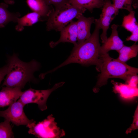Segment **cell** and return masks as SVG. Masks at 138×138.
Masks as SVG:
<instances>
[{"label":"cell","instance_id":"2","mask_svg":"<svg viewBox=\"0 0 138 138\" xmlns=\"http://www.w3.org/2000/svg\"><path fill=\"white\" fill-rule=\"evenodd\" d=\"M7 64L8 72L3 86L10 87H18L22 89L27 82L36 81L34 73L40 67V63L37 61L33 60L25 62L14 54L9 57Z\"/></svg>","mask_w":138,"mask_h":138},{"label":"cell","instance_id":"9","mask_svg":"<svg viewBox=\"0 0 138 138\" xmlns=\"http://www.w3.org/2000/svg\"><path fill=\"white\" fill-rule=\"evenodd\" d=\"M60 37L56 41L51 42L50 47L53 48L61 42H69L76 45L78 32L76 22L72 21L69 24L63 28L60 31Z\"/></svg>","mask_w":138,"mask_h":138},{"label":"cell","instance_id":"24","mask_svg":"<svg viewBox=\"0 0 138 138\" xmlns=\"http://www.w3.org/2000/svg\"><path fill=\"white\" fill-rule=\"evenodd\" d=\"M131 33V34L126 39V40L132 41L136 43L138 41V27L137 28Z\"/></svg>","mask_w":138,"mask_h":138},{"label":"cell","instance_id":"8","mask_svg":"<svg viewBox=\"0 0 138 138\" xmlns=\"http://www.w3.org/2000/svg\"><path fill=\"white\" fill-rule=\"evenodd\" d=\"M101 14L100 17L95 19V24L102 29V32L100 35L102 42L103 43L107 38V31L110 25L115 16L119 13L110 0H104Z\"/></svg>","mask_w":138,"mask_h":138},{"label":"cell","instance_id":"22","mask_svg":"<svg viewBox=\"0 0 138 138\" xmlns=\"http://www.w3.org/2000/svg\"><path fill=\"white\" fill-rule=\"evenodd\" d=\"M138 128V107L136 108L133 117V120L132 124L126 130L125 133L128 134L131 133L132 131L137 129Z\"/></svg>","mask_w":138,"mask_h":138},{"label":"cell","instance_id":"6","mask_svg":"<svg viewBox=\"0 0 138 138\" xmlns=\"http://www.w3.org/2000/svg\"><path fill=\"white\" fill-rule=\"evenodd\" d=\"M64 82L55 84L51 89L38 90L30 88L22 92L18 100L24 105L33 103L37 104L39 108L41 111L47 109V101L51 94L58 88L62 86Z\"/></svg>","mask_w":138,"mask_h":138},{"label":"cell","instance_id":"12","mask_svg":"<svg viewBox=\"0 0 138 138\" xmlns=\"http://www.w3.org/2000/svg\"><path fill=\"white\" fill-rule=\"evenodd\" d=\"M21 89L18 87H3L0 91V107L9 106L16 101L22 93Z\"/></svg>","mask_w":138,"mask_h":138},{"label":"cell","instance_id":"13","mask_svg":"<svg viewBox=\"0 0 138 138\" xmlns=\"http://www.w3.org/2000/svg\"><path fill=\"white\" fill-rule=\"evenodd\" d=\"M114 85L113 91L120 94L123 98L129 99L138 96L137 87H132L128 84H124L112 81Z\"/></svg>","mask_w":138,"mask_h":138},{"label":"cell","instance_id":"23","mask_svg":"<svg viewBox=\"0 0 138 138\" xmlns=\"http://www.w3.org/2000/svg\"><path fill=\"white\" fill-rule=\"evenodd\" d=\"M46 4L48 5L52 4L55 9L61 7L70 3L69 0H44Z\"/></svg>","mask_w":138,"mask_h":138},{"label":"cell","instance_id":"26","mask_svg":"<svg viewBox=\"0 0 138 138\" xmlns=\"http://www.w3.org/2000/svg\"><path fill=\"white\" fill-rule=\"evenodd\" d=\"M5 3L7 4L13 5L14 3V0H4Z\"/></svg>","mask_w":138,"mask_h":138},{"label":"cell","instance_id":"5","mask_svg":"<svg viewBox=\"0 0 138 138\" xmlns=\"http://www.w3.org/2000/svg\"><path fill=\"white\" fill-rule=\"evenodd\" d=\"M55 119L51 114L37 124L35 122L26 125L29 128L28 133L40 138H60L64 136L65 131L57 126Z\"/></svg>","mask_w":138,"mask_h":138},{"label":"cell","instance_id":"17","mask_svg":"<svg viewBox=\"0 0 138 138\" xmlns=\"http://www.w3.org/2000/svg\"><path fill=\"white\" fill-rule=\"evenodd\" d=\"M117 51L119 54L117 59L125 63L130 59L136 57L138 52V45L135 43L130 46L124 45Z\"/></svg>","mask_w":138,"mask_h":138},{"label":"cell","instance_id":"14","mask_svg":"<svg viewBox=\"0 0 138 138\" xmlns=\"http://www.w3.org/2000/svg\"><path fill=\"white\" fill-rule=\"evenodd\" d=\"M8 4L2 3L0 4V26L2 28L10 22H17L18 19L20 16L19 13H11L8 11Z\"/></svg>","mask_w":138,"mask_h":138},{"label":"cell","instance_id":"1","mask_svg":"<svg viewBox=\"0 0 138 138\" xmlns=\"http://www.w3.org/2000/svg\"><path fill=\"white\" fill-rule=\"evenodd\" d=\"M95 29L90 37L84 41L74 46L71 54L63 63L53 69L47 72L51 73L59 68L72 63L85 65H94L98 70L102 60L99 43V26L95 24Z\"/></svg>","mask_w":138,"mask_h":138},{"label":"cell","instance_id":"25","mask_svg":"<svg viewBox=\"0 0 138 138\" xmlns=\"http://www.w3.org/2000/svg\"><path fill=\"white\" fill-rule=\"evenodd\" d=\"M8 68L7 64L0 68V84L7 73Z\"/></svg>","mask_w":138,"mask_h":138},{"label":"cell","instance_id":"3","mask_svg":"<svg viewBox=\"0 0 138 138\" xmlns=\"http://www.w3.org/2000/svg\"><path fill=\"white\" fill-rule=\"evenodd\" d=\"M102 57L101 64L98 70L100 73L93 89L94 93L98 92L100 87L107 84L109 78H120L128 84L133 76L137 75V68L130 66L117 59L111 57L108 53L102 54Z\"/></svg>","mask_w":138,"mask_h":138},{"label":"cell","instance_id":"7","mask_svg":"<svg viewBox=\"0 0 138 138\" xmlns=\"http://www.w3.org/2000/svg\"><path fill=\"white\" fill-rule=\"evenodd\" d=\"M25 106L18 100L9 106L6 110H0V118H3L18 126L27 125L36 122L33 120H29L26 116L24 110Z\"/></svg>","mask_w":138,"mask_h":138},{"label":"cell","instance_id":"10","mask_svg":"<svg viewBox=\"0 0 138 138\" xmlns=\"http://www.w3.org/2000/svg\"><path fill=\"white\" fill-rule=\"evenodd\" d=\"M78 32L77 44L82 43L91 36L90 29L91 24H95V19L93 17H88L83 14L78 15L76 18Z\"/></svg>","mask_w":138,"mask_h":138},{"label":"cell","instance_id":"18","mask_svg":"<svg viewBox=\"0 0 138 138\" xmlns=\"http://www.w3.org/2000/svg\"><path fill=\"white\" fill-rule=\"evenodd\" d=\"M70 3L74 5L85 8L91 12L95 8H102L103 0H69Z\"/></svg>","mask_w":138,"mask_h":138},{"label":"cell","instance_id":"20","mask_svg":"<svg viewBox=\"0 0 138 138\" xmlns=\"http://www.w3.org/2000/svg\"><path fill=\"white\" fill-rule=\"evenodd\" d=\"M135 12L133 10L128 15L124 16L121 26L128 31L131 32L137 28L138 24L135 17Z\"/></svg>","mask_w":138,"mask_h":138},{"label":"cell","instance_id":"11","mask_svg":"<svg viewBox=\"0 0 138 138\" xmlns=\"http://www.w3.org/2000/svg\"><path fill=\"white\" fill-rule=\"evenodd\" d=\"M118 25L113 24L111 26L112 32L110 36L107 38L100 46V51L102 54H105L112 50L117 51L124 45L123 41L119 36L117 29Z\"/></svg>","mask_w":138,"mask_h":138},{"label":"cell","instance_id":"27","mask_svg":"<svg viewBox=\"0 0 138 138\" xmlns=\"http://www.w3.org/2000/svg\"><path fill=\"white\" fill-rule=\"evenodd\" d=\"M0 28H2V27H1L0 26Z\"/></svg>","mask_w":138,"mask_h":138},{"label":"cell","instance_id":"15","mask_svg":"<svg viewBox=\"0 0 138 138\" xmlns=\"http://www.w3.org/2000/svg\"><path fill=\"white\" fill-rule=\"evenodd\" d=\"M41 17L38 13L33 12L28 13L21 18H19L15 29L17 31H22L25 26H31L39 21Z\"/></svg>","mask_w":138,"mask_h":138},{"label":"cell","instance_id":"21","mask_svg":"<svg viewBox=\"0 0 138 138\" xmlns=\"http://www.w3.org/2000/svg\"><path fill=\"white\" fill-rule=\"evenodd\" d=\"M14 137L10 122L7 120L0 123V138H11Z\"/></svg>","mask_w":138,"mask_h":138},{"label":"cell","instance_id":"16","mask_svg":"<svg viewBox=\"0 0 138 138\" xmlns=\"http://www.w3.org/2000/svg\"><path fill=\"white\" fill-rule=\"evenodd\" d=\"M26 2L33 12L38 13L41 17L48 16L50 11L44 0H26Z\"/></svg>","mask_w":138,"mask_h":138},{"label":"cell","instance_id":"4","mask_svg":"<svg viewBox=\"0 0 138 138\" xmlns=\"http://www.w3.org/2000/svg\"><path fill=\"white\" fill-rule=\"evenodd\" d=\"M86 10L69 3L55 10H50L47 16V30L60 31L73 19L83 14Z\"/></svg>","mask_w":138,"mask_h":138},{"label":"cell","instance_id":"19","mask_svg":"<svg viewBox=\"0 0 138 138\" xmlns=\"http://www.w3.org/2000/svg\"><path fill=\"white\" fill-rule=\"evenodd\" d=\"M110 0L112 1L113 6L118 10L120 9H124L130 12L133 10L132 6L134 8L138 7L137 0Z\"/></svg>","mask_w":138,"mask_h":138}]
</instances>
